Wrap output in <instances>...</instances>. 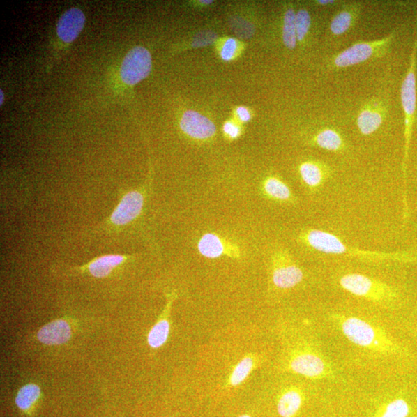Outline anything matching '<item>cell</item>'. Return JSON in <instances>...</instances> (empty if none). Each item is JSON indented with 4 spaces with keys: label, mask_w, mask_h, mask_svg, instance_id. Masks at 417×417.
<instances>
[{
    "label": "cell",
    "mask_w": 417,
    "mask_h": 417,
    "mask_svg": "<svg viewBox=\"0 0 417 417\" xmlns=\"http://www.w3.org/2000/svg\"><path fill=\"white\" fill-rule=\"evenodd\" d=\"M335 320L343 335L359 347L387 356L411 357L404 344L367 320L347 315H338Z\"/></svg>",
    "instance_id": "obj_1"
},
{
    "label": "cell",
    "mask_w": 417,
    "mask_h": 417,
    "mask_svg": "<svg viewBox=\"0 0 417 417\" xmlns=\"http://www.w3.org/2000/svg\"><path fill=\"white\" fill-rule=\"evenodd\" d=\"M301 238L308 246L320 253L332 255H344L370 261H395L400 263H417V253L414 252H377L354 248L344 243L339 236L322 231L308 229Z\"/></svg>",
    "instance_id": "obj_2"
},
{
    "label": "cell",
    "mask_w": 417,
    "mask_h": 417,
    "mask_svg": "<svg viewBox=\"0 0 417 417\" xmlns=\"http://www.w3.org/2000/svg\"><path fill=\"white\" fill-rule=\"evenodd\" d=\"M416 54L417 40H415L411 56H409V66L404 82L402 83L400 96L402 109L404 113V155L402 160V171L404 179V218H408L409 206L407 202V179L409 157V148L412 137L413 126L416 112Z\"/></svg>",
    "instance_id": "obj_3"
},
{
    "label": "cell",
    "mask_w": 417,
    "mask_h": 417,
    "mask_svg": "<svg viewBox=\"0 0 417 417\" xmlns=\"http://www.w3.org/2000/svg\"><path fill=\"white\" fill-rule=\"evenodd\" d=\"M286 368L292 373L310 379H323L333 377V369L320 348L311 343H302L293 349L286 363Z\"/></svg>",
    "instance_id": "obj_4"
},
{
    "label": "cell",
    "mask_w": 417,
    "mask_h": 417,
    "mask_svg": "<svg viewBox=\"0 0 417 417\" xmlns=\"http://www.w3.org/2000/svg\"><path fill=\"white\" fill-rule=\"evenodd\" d=\"M342 289L352 296L381 305H391L397 302L400 298L398 291L393 287L381 280L365 275H344L340 279Z\"/></svg>",
    "instance_id": "obj_5"
},
{
    "label": "cell",
    "mask_w": 417,
    "mask_h": 417,
    "mask_svg": "<svg viewBox=\"0 0 417 417\" xmlns=\"http://www.w3.org/2000/svg\"><path fill=\"white\" fill-rule=\"evenodd\" d=\"M145 189H135L126 192L116 208L102 224L91 229L89 234L114 232L122 227L131 224L139 218L145 205Z\"/></svg>",
    "instance_id": "obj_6"
},
{
    "label": "cell",
    "mask_w": 417,
    "mask_h": 417,
    "mask_svg": "<svg viewBox=\"0 0 417 417\" xmlns=\"http://www.w3.org/2000/svg\"><path fill=\"white\" fill-rule=\"evenodd\" d=\"M395 36L397 32L394 31L382 39L356 43L333 57L331 66L341 69L355 66L370 59H379L389 52Z\"/></svg>",
    "instance_id": "obj_7"
},
{
    "label": "cell",
    "mask_w": 417,
    "mask_h": 417,
    "mask_svg": "<svg viewBox=\"0 0 417 417\" xmlns=\"http://www.w3.org/2000/svg\"><path fill=\"white\" fill-rule=\"evenodd\" d=\"M152 64V56L146 48L139 46L132 48L121 63L122 82L131 86L139 84L149 76Z\"/></svg>",
    "instance_id": "obj_8"
},
{
    "label": "cell",
    "mask_w": 417,
    "mask_h": 417,
    "mask_svg": "<svg viewBox=\"0 0 417 417\" xmlns=\"http://www.w3.org/2000/svg\"><path fill=\"white\" fill-rule=\"evenodd\" d=\"M304 279V272L285 252L273 257L272 282L280 289H290Z\"/></svg>",
    "instance_id": "obj_9"
},
{
    "label": "cell",
    "mask_w": 417,
    "mask_h": 417,
    "mask_svg": "<svg viewBox=\"0 0 417 417\" xmlns=\"http://www.w3.org/2000/svg\"><path fill=\"white\" fill-rule=\"evenodd\" d=\"M387 113L386 105L383 100L373 98L366 103L357 118V126L363 135L377 132L382 126Z\"/></svg>",
    "instance_id": "obj_10"
},
{
    "label": "cell",
    "mask_w": 417,
    "mask_h": 417,
    "mask_svg": "<svg viewBox=\"0 0 417 417\" xmlns=\"http://www.w3.org/2000/svg\"><path fill=\"white\" fill-rule=\"evenodd\" d=\"M181 127L185 134L197 139H210L217 132L210 119L194 111H187L183 114Z\"/></svg>",
    "instance_id": "obj_11"
},
{
    "label": "cell",
    "mask_w": 417,
    "mask_h": 417,
    "mask_svg": "<svg viewBox=\"0 0 417 417\" xmlns=\"http://www.w3.org/2000/svg\"><path fill=\"white\" fill-rule=\"evenodd\" d=\"M85 24V16L82 10L73 7L61 17L56 26L59 37L64 42H73L82 31Z\"/></svg>",
    "instance_id": "obj_12"
},
{
    "label": "cell",
    "mask_w": 417,
    "mask_h": 417,
    "mask_svg": "<svg viewBox=\"0 0 417 417\" xmlns=\"http://www.w3.org/2000/svg\"><path fill=\"white\" fill-rule=\"evenodd\" d=\"M132 257L129 255H106L96 257L83 267L77 268L87 271L93 277L103 278L109 276L119 266Z\"/></svg>",
    "instance_id": "obj_13"
},
{
    "label": "cell",
    "mask_w": 417,
    "mask_h": 417,
    "mask_svg": "<svg viewBox=\"0 0 417 417\" xmlns=\"http://www.w3.org/2000/svg\"><path fill=\"white\" fill-rule=\"evenodd\" d=\"M299 174L308 188L315 191L326 182L330 170L326 164L321 162L307 161L301 164Z\"/></svg>",
    "instance_id": "obj_14"
},
{
    "label": "cell",
    "mask_w": 417,
    "mask_h": 417,
    "mask_svg": "<svg viewBox=\"0 0 417 417\" xmlns=\"http://www.w3.org/2000/svg\"><path fill=\"white\" fill-rule=\"evenodd\" d=\"M361 4L350 3L344 4L331 20L329 30L335 36L347 33L354 26L361 13Z\"/></svg>",
    "instance_id": "obj_15"
},
{
    "label": "cell",
    "mask_w": 417,
    "mask_h": 417,
    "mask_svg": "<svg viewBox=\"0 0 417 417\" xmlns=\"http://www.w3.org/2000/svg\"><path fill=\"white\" fill-rule=\"evenodd\" d=\"M71 336V332L68 322L63 320H56L49 323L43 327L38 334V340L48 346L61 344L68 342Z\"/></svg>",
    "instance_id": "obj_16"
},
{
    "label": "cell",
    "mask_w": 417,
    "mask_h": 417,
    "mask_svg": "<svg viewBox=\"0 0 417 417\" xmlns=\"http://www.w3.org/2000/svg\"><path fill=\"white\" fill-rule=\"evenodd\" d=\"M303 394L296 387L289 388L282 394L278 401L277 409L282 417H294L303 404Z\"/></svg>",
    "instance_id": "obj_17"
},
{
    "label": "cell",
    "mask_w": 417,
    "mask_h": 417,
    "mask_svg": "<svg viewBox=\"0 0 417 417\" xmlns=\"http://www.w3.org/2000/svg\"><path fill=\"white\" fill-rule=\"evenodd\" d=\"M315 146L329 152H340L344 149V142L339 132L333 128L321 129L312 139Z\"/></svg>",
    "instance_id": "obj_18"
},
{
    "label": "cell",
    "mask_w": 417,
    "mask_h": 417,
    "mask_svg": "<svg viewBox=\"0 0 417 417\" xmlns=\"http://www.w3.org/2000/svg\"><path fill=\"white\" fill-rule=\"evenodd\" d=\"M198 250L201 255L215 259L226 254L225 243L220 237L213 233H208L201 237L198 243Z\"/></svg>",
    "instance_id": "obj_19"
},
{
    "label": "cell",
    "mask_w": 417,
    "mask_h": 417,
    "mask_svg": "<svg viewBox=\"0 0 417 417\" xmlns=\"http://www.w3.org/2000/svg\"><path fill=\"white\" fill-rule=\"evenodd\" d=\"M266 195L278 201H289L292 199V192L289 185L277 177L271 176L264 183Z\"/></svg>",
    "instance_id": "obj_20"
},
{
    "label": "cell",
    "mask_w": 417,
    "mask_h": 417,
    "mask_svg": "<svg viewBox=\"0 0 417 417\" xmlns=\"http://www.w3.org/2000/svg\"><path fill=\"white\" fill-rule=\"evenodd\" d=\"M411 406L402 398L394 399L384 404L377 411L375 417H408Z\"/></svg>",
    "instance_id": "obj_21"
},
{
    "label": "cell",
    "mask_w": 417,
    "mask_h": 417,
    "mask_svg": "<svg viewBox=\"0 0 417 417\" xmlns=\"http://www.w3.org/2000/svg\"><path fill=\"white\" fill-rule=\"evenodd\" d=\"M296 16V13L292 8H289L285 12L283 19V42L285 45L289 49L296 48L298 42Z\"/></svg>",
    "instance_id": "obj_22"
},
{
    "label": "cell",
    "mask_w": 417,
    "mask_h": 417,
    "mask_svg": "<svg viewBox=\"0 0 417 417\" xmlns=\"http://www.w3.org/2000/svg\"><path fill=\"white\" fill-rule=\"evenodd\" d=\"M170 325L167 319L158 321L151 329L148 335V342L151 347L158 349L163 346L167 341L169 335Z\"/></svg>",
    "instance_id": "obj_23"
},
{
    "label": "cell",
    "mask_w": 417,
    "mask_h": 417,
    "mask_svg": "<svg viewBox=\"0 0 417 417\" xmlns=\"http://www.w3.org/2000/svg\"><path fill=\"white\" fill-rule=\"evenodd\" d=\"M255 358L251 356H247L241 359L240 363L235 366L232 376L229 377V384L232 386L241 384L255 369Z\"/></svg>",
    "instance_id": "obj_24"
},
{
    "label": "cell",
    "mask_w": 417,
    "mask_h": 417,
    "mask_svg": "<svg viewBox=\"0 0 417 417\" xmlns=\"http://www.w3.org/2000/svg\"><path fill=\"white\" fill-rule=\"evenodd\" d=\"M40 395V388L35 384H28L21 388L16 398L17 407L27 411L36 401L38 400Z\"/></svg>",
    "instance_id": "obj_25"
},
{
    "label": "cell",
    "mask_w": 417,
    "mask_h": 417,
    "mask_svg": "<svg viewBox=\"0 0 417 417\" xmlns=\"http://www.w3.org/2000/svg\"><path fill=\"white\" fill-rule=\"evenodd\" d=\"M312 26L310 13L305 9H301L296 13V26L298 41H303Z\"/></svg>",
    "instance_id": "obj_26"
},
{
    "label": "cell",
    "mask_w": 417,
    "mask_h": 417,
    "mask_svg": "<svg viewBox=\"0 0 417 417\" xmlns=\"http://www.w3.org/2000/svg\"><path fill=\"white\" fill-rule=\"evenodd\" d=\"M237 46L238 44L236 40L232 38L227 40L221 49L222 59L227 61H231L236 52L237 47H238Z\"/></svg>",
    "instance_id": "obj_27"
},
{
    "label": "cell",
    "mask_w": 417,
    "mask_h": 417,
    "mask_svg": "<svg viewBox=\"0 0 417 417\" xmlns=\"http://www.w3.org/2000/svg\"><path fill=\"white\" fill-rule=\"evenodd\" d=\"M225 132L232 139H236L239 137L241 130L238 126H236L232 122H226L224 127Z\"/></svg>",
    "instance_id": "obj_28"
},
{
    "label": "cell",
    "mask_w": 417,
    "mask_h": 417,
    "mask_svg": "<svg viewBox=\"0 0 417 417\" xmlns=\"http://www.w3.org/2000/svg\"><path fill=\"white\" fill-rule=\"evenodd\" d=\"M237 116L244 122L248 121L250 119V114L246 107H240L237 109Z\"/></svg>",
    "instance_id": "obj_29"
},
{
    "label": "cell",
    "mask_w": 417,
    "mask_h": 417,
    "mask_svg": "<svg viewBox=\"0 0 417 417\" xmlns=\"http://www.w3.org/2000/svg\"><path fill=\"white\" fill-rule=\"evenodd\" d=\"M335 3H336V1H334V0H318V1H315L316 4H318L319 6H322L334 5Z\"/></svg>",
    "instance_id": "obj_30"
},
{
    "label": "cell",
    "mask_w": 417,
    "mask_h": 417,
    "mask_svg": "<svg viewBox=\"0 0 417 417\" xmlns=\"http://www.w3.org/2000/svg\"><path fill=\"white\" fill-rule=\"evenodd\" d=\"M0 104L3 105V100H4V93L3 92V91H0Z\"/></svg>",
    "instance_id": "obj_31"
},
{
    "label": "cell",
    "mask_w": 417,
    "mask_h": 417,
    "mask_svg": "<svg viewBox=\"0 0 417 417\" xmlns=\"http://www.w3.org/2000/svg\"><path fill=\"white\" fill-rule=\"evenodd\" d=\"M202 3H204L205 4H210L212 3L213 1H202Z\"/></svg>",
    "instance_id": "obj_32"
},
{
    "label": "cell",
    "mask_w": 417,
    "mask_h": 417,
    "mask_svg": "<svg viewBox=\"0 0 417 417\" xmlns=\"http://www.w3.org/2000/svg\"><path fill=\"white\" fill-rule=\"evenodd\" d=\"M239 417H250V416L249 415L244 414V415L240 416Z\"/></svg>",
    "instance_id": "obj_33"
}]
</instances>
